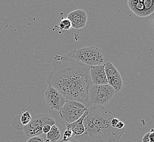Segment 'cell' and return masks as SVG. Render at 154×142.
Returning <instances> with one entry per match:
<instances>
[{"mask_svg": "<svg viewBox=\"0 0 154 142\" xmlns=\"http://www.w3.org/2000/svg\"><path fill=\"white\" fill-rule=\"evenodd\" d=\"M53 69L48 75L47 83L60 92L66 101H75L84 104L87 109L91 104L89 90L92 84L90 67L68 55H55Z\"/></svg>", "mask_w": 154, "mask_h": 142, "instance_id": "obj_1", "label": "cell"}, {"mask_svg": "<svg viewBox=\"0 0 154 142\" xmlns=\"http://www.w3.org/2000/svg\"><path fill=\"white\" fill-rule=\"evenodd\" d=\"M84 120V133L72 140L80 142H120L125 129L112 126L113 113L103 106H91Z\"/></svg>", "mask_w": 154, "mask_h": 142, "instance_id": "obj_2", "label": "cell"}, {"mask_svg": "<svg viewBox=\"0 0 154 142\" xmlns=\"http://www.w3.org/2000/svg\"><path fill=\"white\" fill-rule=\"evenodd\" d=\"M67 55L90 67L103 64L104 57L101 49L95 45L78 48L71 51Z\"/></svg>", "mask_w": 154, "mask_h": 142, "instance_id": "obj_3", "label": "cell"}, {"mask_svg": "<svg viewBox=\"0 0 154 142\" xmlns=\"http://www.w3.org/2000/svg\"><path fill=\"white\" fill-rule=\"evenodd\" d=\"M116 93L113 88L108 84L97 85L92 84L89 90V100L91 106L106 105L112 100Z\"/></svg>", "mask_w": 154, "mask_h": 142, "instance_id": "obj_4", "label": "cell"}, {"mask_svg": "<svg viewBox=\"0 0 154 142\" xmlns=\"http://www.w3.org/2000/svg\"><path fill=\"white\" fill-rule=\"evenodd\" d=\"M55 121L50 115L38 114L33 116L31 122L23 127L25 136L28 137L39 136L43 134L42 128L45 125L53 126Z\"/></svg>", "mask_w": 154, "mask_h": 142, "instance_id": "obj_5", "label": "cell"}, {"mask_svg": "<svg viewBox=\"0 0 154 142\" xmlns=\"http://www.w3.org/2000/svg\"><path fill=\"white\" fill-rule=\"evenodd\" d=\"M87 110L84 104L79 102L66 101L59 112L60 115L65 122L71 124L80 118Z\"/></svg>", "mask_w": 154, "mask_h": 142, "instance_id": "obj_6", "label": "cell"}, {"mask_svg": "<svg viewBox=\"0 0 154 142\" xmlns=\"http://www.w3.org/2000/svg\"><path fill=\"white\" fill-rule=\"evenodd\" d=\"M128 5L131 11L139 17H146L154 12V0H128Z\"/></svg>", "mask_w": 154, "mask_h": 142, "instance_id": "obj_7", "label": "cell"}, {"mask_svg": "<svg viewBox=\"0 0 154 142\" xmlns=\"http://www.w3.org/2000/svg\"><path fill=\"white\" fill-rule=\"evenodd\" d=\"M108 84L112 86L116 92L121 91L123 88L122 76L115 66L110 61L104 64Z\"/></svg>", "mask_w": 154, "mask_h": 142, "instance_id": "obj_8", "label": "cell"}, {"mask_svg": "<svg viewBox=\"0 0 154 142\" xmlns=\"http://www.w3.org/2000/svg\"><path fill=\"white\" fill-rule=\"evenodd\" d=\"M45 98L49 108L59 112L62 109L66 101L65 98L60 92L49 85L45 92Z\"/></svg>", "mask_w": 154, "mask_h": 142, "instance_id": "obj_9", "label": "cell"}, {"mask_svg": "<svg viewBox=\"0 0 154 142\" xmlns=\"http://www.w3.org/2000/svg\"><path fill=\"white\" fill-rule=\"evenodd\" d=\"M67 18L71 22L72 28L77 30L85 27L88 21L87 13L83 9H77L70 12Z\"/></svg>", "mask_w": 154, "mask_h": 142, "instance_id": "obj_10", "label": "cell"}, {"mask_svg": "<svg viewBox=\"0 0 154 142\" xmlns=\"http://www.w3.org/2000/svg\"><path fill=\"white\" fill-rule=\"evenodd\" d=\"M90 74L93 84L97 85L108 84L104 64L90 67Z\"/></svg>", "mask_w": 154, "mask_h": 142, "instance_id": "obj_11", "label": "cell"}, {"mask_svg": "<svg viewBox=\"0 0 154 142\" xmlns=\"http://www.w3.org/2000/svg\"><path fill=\"white\" fill-rule=\"evenodd\" d=\"M88 113V110H86L82 116L78 120L71 124L65 123L66 130L71 131L73 133V137L75 136H80L84 133L85 128L84 126V120Z\"/></svg>", "mask_w": 154, "mask_h": 142, "instance_id": "obj_12", "label": "cell"}, {"mask_svg": "<svg viewBox=\"0 0 154 142\" xmlns=\"http://www.w3.org/2000/svg\"><path fill=\"white\" fill-rule=\"evenodd\" d=\"M60 130L55 125L51 127V130L47 134V141L50 142H57L61 138Z\"/></svg>", "mask_w": 154, "mask_h": 142, "instance_id": "obj_13", "label": "cell"}, {"mask_svg": "<svg viewBox=\"0 0 154 142\" xmlns=\"http://www.w3.org/2000/svg\"><path fill=\"white\" fill-rule=\"evenodd\" d=\"M72 28V26L71 22L68 19V18L61 19V20H60V22L59 24V29L62 31L63 30L68 31V30L71 29Z\"/></svg>", "mask_w": 154, "mask_h": 142, "instance_id": "obj_14", "label": "cell"}, {"mask_svg": "<svg viewBox=\"0 0 154 142\" xmlns=\"http://www.w3.org/2000/svg\"><path fill=\"white\" fill-rule=\"evenodd\" d=\"M32 119V116L30 114L29 111H25V112H23L21 116L20 121L21 124L24 125V126L28 124L31 120Z\"/></svg>", "mask_w": 154, "mask_h": 142, "instance_id": "obj_15", "label": "cell"}, {"mask_svg": "<svg viewBox=\"0 0 154 142\" xmlns=\"http://www.w3.org/2000/svg\"><path fill=\"white\" fill-rule=\"evenodd\" d=\"M73 138V133L71 131L69 130H66L63 133L62 140H61L60 141H58V142H68L70 140H72Z\"/></svg>", "mask_w": 154, "mask_h": 142, "instance_id": "obj_16", "label": "cell"}, {"mask_svg": "<svg viewBox=\"0 0 154 142\" xmlns=\"http://www.w3.org/2000/svg\"><path fill=\"white\" fill-rule=\"evenodd\" d=\"M26 142H45V140L41 137L35 136L31 137Z\"/></svg>", "mask_w": 154, "mask_h": 142, "instance_id": "obj_17", "label": "cell"}, {"mask_svg": "<svg viewBox=\"0 0 154 142\" xmlns=\"http://www.w3.org/2000/svg\"><path fill=\"white\" fill-rule=\"evenodd\" d=\"M51 125H45L43 127V128H42V132H43V133H45V134H47L49 132V131L51 130Z\"/></svg>", "mask_w": 154, "mask_h": 142, "instance_id": "obj_18", "label": "cell"}, {"mask_svg": "<svg viewBox=\"0 0 154 142\" xmlns=\"http://www.w3.org/2000/svg\"><path fill=\"white\" fill-rule=\"evenodd\" d=\"M119 121L120 120H119L118 119L116 118L115 117H114L112 119V120H111V125H112V126L114 127V128H116V126L117 125Z\"/></svg>", "mask_w": 154, "mask_h": 142, "instance_id": "obj_19", "label": "cell"}, {"mask_svg": "<svg viewBox=\"0 0 154 142\" xmlns=\"http://www.w3.org/2000/svg\"><path fill=\"white\" fill-rule=\"evenodd\" d=\"M116 128L119 130H122L123 128H125V125L123 122L122 121H119L117 125L116 126Z\"/></svg>", "mask_w": 154, "mask_h": 142, "instance_id": "obj_20", "label": "cell"}, {"mask_svg": "<svg viewBox=\"0 0 154 142\" xmlns=\"http://www.w3.org/2000/svg\"><path fill=\"white\" fill-rule=\"evenodd\" d=\"M149 137L150 139V142H154V130L153 128H151V130H150Z\"/></svg>", "mask_w": 154, "mask_h": 142, "instance_id": "obj_21", "label": "cell"}, {"mask_svg": "<svg viewBox=\"0 0 154 142\" xmlns=\"http://www.w3.org/2000/svg\"><path fill=\"white\" fill-rule=\"evenodd\" d=\"M149 136V132L145 134V135L143 137L142 142H150Z\"/></svg>", "mask_w": 154, "mask_h": 142, "instance_id": "obj_22", "label": "cell"}, {"mask_svg": "<svg viewBox=\"0 0 154 142\" xmlns=\"http://www.w3.org/2000/svg\"><path fill=\"white\" fill-rule=\"evenodd\" d=\"M72 140V142H80L78 140Z\"/></svg>", "mask_w": 154, "mask_h": 142, "instance_id": "obj_23", "label": "cell"}, {"mask_svg": "<svg viewBox=\"0 0 154 142\" xmlns=\"http://www.w3.org/2000/svg\"><path fill=\"white\" fill-rule=\"evenodd\" d=\"M72 142V140H70V141H69V142Z\"/></svg>", "mask_w": 154, "mask_h": 142, "instance_id": "obj_24", "label": "cell"}]
</instances>
